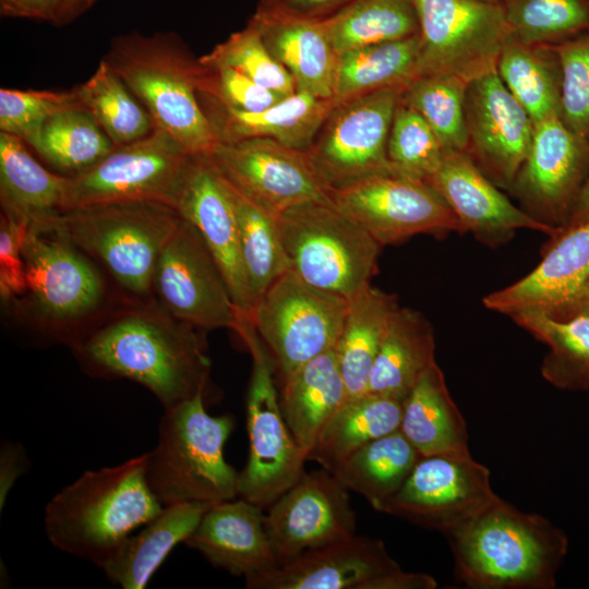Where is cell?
I'll use <instances>...</instances> for the list:
<instances>
[{"label":"cell","instance_id":"cell-1","mask_svg":"<svg viewBox=\"0 0 589 589\" xmlns=\"http://www.w3.org/2000/svg\"><path fill=\"white\" fill-rule=\"evenodd\" d=\"M195 328L161 308L128 311L74 349L92 374L134 381L169 409L205 394L211 362Z\"/></svg>","mask_w":589,"mask_h":589},{"label":"cell","instance_id":"cell-2","mask_svg":"<svg viewBox=\"0 0 589 589\" xmlns=\"http://www.w3.org/2000/svg\"><path fill=\"white\" fill-rule=\"evenodd\" d=\"M444 536L457 578L473 589H552L568 550L548 518L501 497Z\"/></svg>","mask_w":589,"mask_h":589},{"label":"cell","instance_id":"cell-3","mask_svg":"<svg viewBox=\"0 0 589 589\" xmlns=\"http://www.w3.org/2000/svg\"><path fill=\"white\" fill-rule=\"evenodd\" d=\"M147 453L87 470L46 505L45 530L58 550L98 565L163 505L146 477Z\"/></svg>","mask_w":589,"mask_h":589},{"label":"cell","instance_id":"cell-4","mask_svg":"<svg viewBox=\"0 0 589 589\" xmlns=\"http://www.w3.org/2000/svg\"><path fill=\"white\" fill-rule=\"evenodd\" d=\"M103 60L149 113L154 128L190 154L219 143L197 95L199 59L170 32L113 38Z\"/></svg>","mask_w":589,"mask_h":589},{"label":"cell","instance_id":"cell-5","mask_svg":"<svg viewBox=\"0 0 589 589\" xmlns=\"http://www.w3.org/2000/svg\"><path fill=\"white\" fill-rule=\"evenodd\" d=\"M204 395L164 409L157 444L147 453V482L163 506L212 505L239 496V471L224 455L235 420L229 414L211 416Z\"/></svg>","mask_w":589,"mask_h":589},{"label":"cell","instance_id":"cell-6","mask_svg":"<svg viewBox=\"0 0 589 589\" xmlns=\"http://www.w3.org/2000/svg\"><path fill=\"white\" fill-rule=\"evenodd\" d=\"M181 215L155 202H116L60 212L39 223L97 257L128 291L147 296L161 250Z\"/></svg>","mask_w":589,"mask_h":589},{"label":"cell","instance_id":"cell-7","mask_svg":"<svg viewBox=\"0 0 589 589\" xmlns=\"http://www.w3.org/2000/svg\"><path fill=\"white\" fill-rule=\"evenodd\" d=\"M290 268L308 284L350 298L377 272L381 245L334 202H308L279 217Z\"/></svg>","mask_w":589,"mask_h":589},{"label":"cell","instance_id":"cell-8","mask_svg":"<svg viewBox=\"0 0 589 589\" xmlns=\"http://www.w3.org/2000/svg\"><path fill=\"white\" fill-rule=\"evenodd\" d=\"M233 330L252 358L247 397L249 457L239 471V497L264 508L303 476L306 457L283 416L272 359L250 313L238 311Z\"/></svg>","mask_w":589,"mask_h":589},{"label":"cell","instance_id":"cell-9","mask_svg":"<svg viewBox=\"0 0 589 589\" xmlns=\"http://www.w3.org/2000/svg\"><path fill=\"white\" fill-rule=\"evenodd\" d=\"M192 155L155 129L116 146L87 170L67 176L63 211L116 202H155L176 209Z\"/></svg>","mask_w":589,"mask_h":589},{"label":"cell","instance_id":"cell-10","mask_svg":"<svg viewBox=\"0 0 589 589\" xmlns=\"http://www.w3.org/2000/svg\"><path fill=\"white\" fill-rule=\"evenodd\" d=\"M347 309L348 298L308 284L289 268L256 301L250 316L285 377L335 348Z\"/></svg>","mask_w":589,"mask_h":589},{"label":"cell","instance_id":"cell-11","mask_svg":"<svg viewBox=\"0 0 589 589\" xmlns=\"http://www.w3.org/2000/svg\"><path fill=\"white\" fill-rule=\"evenodd\" d=\"M419 22L417 76L446 73L467 82L496 69L510 39L500 3L411 0Z\"/></svg>","mask_w":589,"mask_h":589},{"label":"cell","instance_id":"cell-12","mask_svg":"<svg viewBox=\"0 0 589 589\" xmlns=\"http://www.w3.org/2000/svg\"><path fill=\"white\" fill-rule=\"evenodd\" d=\"M404 87H388L335 103L306 154L320 177L336 190L393 171L387 141Z\"/></svg>","mask_w":589,"mask_h":589},{"label":"cell","instance_id":"cell-13","mask_svg":"<svg viewBox=\"0 0 589 589\" xmlns=\"http://www.w3.org/2000/svg\"><path fill=\"white\" fill-rule=\"evenodd\" d=\"M333 202L381 247L420 233L465 232L450 207L428 181L393 171L334 190Z\"/></svg>","mask_w":589,"mask_h":589},{"label":"cell","instance_id":"cell-14","mask_svg":"<svg viewBox=\"0 0 589 589\" xmlns=\"http://www.w3.org/2000/svg\"><path fill=\"white\" fill-rule=\"evenodd\" d=\"M500 496L490 470L468 454L421 456L400 489L378 512L446 534Z\"/></svg>","mask_w":589,"mask_h":589},{"label":"cell","instance_id":"cell-15","mask_svg":"<svg viewBox=\"0 0 589 589\" xmlns=\"http://www.w3.org/2000/svg\"><path fill=\"white\" fill-rule=\"evenodd\" d=\"M208 155L236 190L275 217L299 204L333 202L306 152L253 137L219 142Z\"/></svg>","mask_w":589,"mask_h":589},{"label":"cell","instance_id":"cell-16","mask_svg":"<svg viewBox=\"0 0 589 589\" xmlns=\"http://www.w3.org/2000/svg\"><path fill=\"white\" fill-rule=\"evenodd\" d=\"M152 290L169 315L200 328L233 329L239 309L197 229L181 216L157 260Z\"/></svg>","mask_w":589,"mask_h":589},{"label":"cell","instance_id":"cell-17","mask_svg":"<svg viewBox=\"0 0 589 589\" xmlns=\"http://www.w3.org/2000/svg\"><path fill=\"white\" fill-rule=\"evenodd\" d=\"M265 529L280 565L356 536L348 490L327 470L303 476L269 506Z\"/></svg>","mask_w":589,"mask_h":589},{"label":"cell","instance_id":"cell-18","mask_svg":"<svg viewBox=\"0 0 589 589\" xmlns=\"http://www.w3.org/2000/svg\"><path fill=\"white\" fill-rule=\"evenodd\" d=\"M468 153L502 187L512 188L530 147L533 122L495 70L468 82Z\"/></svg>","mask_w":589,"mask_h":589},{"label":"cell","instance_id":"cell-19","mask_svg":"<svg viewBox=\"0 0 589 589\" xmlns=\"http://www.w3.org/2000/svg\"><path fill=\"white\" fill-rule=\"evenodd\" d=\"M533 125L527 157L512 188L528 214L563 230L584 184L588 145L560 116Z\"/></svg>","mask_w":589,"mask_h":589},{"label":"cell","instance_id":"cell-20","mask_svg":"<svg viewBox=\"0 0 589 589\" xmlns=\"http://www.w3.org/2000/svg\"><path fill=\"white\" fill-rule=\"evenodd\" d=\"M79 251L58 230L28 225L22 245L26 291L45 317L76 318L98 305L101 279Z\"/></svg>","mask_w":589,"mask_h":589},{"label":"cell","instance_id":"cell-21","mask_svg":"<svg viewBox=\"0 0 589 589\" xmlns=\"http://www.w3.org/2000/svg\"><path fill=\"white\" fill-rule=\"evenodd\" d=\"M176 209L202 236L220 267L237 308L250 313L252 302L240 255L230 189L208 154L191 156Z\"/></svg>","mask_w":589,"mask_h":589},{"label":"cell","instance_id":"cell-22","mask_svg":"<svg viewBox=\"0 0 589 589\" xmlns=\"http://www.w3.org/2000/svg\"><path fill=\"white\" fill-rule=\"evenodd\" d=\"M553 239L532 272L484 297V306L509 316L540 311L566 317L589 280V220L564 228Z\"/></svg>","mask_w":589,"mask_h":589},{"label":"cell","instance_id":"cell-23","mask_svg":"<svg viewBox=\"0 0 589 589\" xmlns=\"http://www.w3.org/2000/svg\"><path fill=\"white\" fill-rule=\"evenodd\" d=\"M428 182L441 194L466 231L497 245L518 229L552 237L562 230L516 207L500 192L468 152L450 151Z\"/></svg>","mask_w":589,"mask_h":589},{"label":"cell","instance_id":"cell-24","mask_svg":"<svg viewBox=\"0 0 589 589\" xmlns=\"http://www.w3.org/2000/svg\"><path fill=\"white\" fill-rule=\"evenodd\" d=\"M400 566L381 540L354 536L306 551L245 581L249 589H366Z\"/></svg>","mask_w":589,"mask_h":589},{"label":"cell","instance_id":"cell-25","mask_svg":"<svg viewBox=\"0 0 589 589\" xmlns=\"http://www.w3.org/2000/svg\"><path fill=\"white\" fill-rule=\"evenodd\" d=\"M262 509L242 497L212 504L184 544L245 581L268 573L280 562L268 539Z\"/></svg>","mask_w":589,"mask_h":589},{"label":"cell","instance_id":"cell-26","mask_svg":"<svg viewBox=\"0 0 589 589\" xmlns=\"http://www.w3.org/2000/svg\"><path fill=\"white\" fill-rule=\"evenodd\" d=\"M219 142L265 137L308 152L335 106L333 98L296 92L267 109L242 112L199 96Z\"/></svg>","mask_w":589,"mask_h":589},{"label":"cell","instance_id":"cell-27","mask_svg":"<svg viewBox=\"0 0 589 589\" xmlns=\"http://www.w3.org/2000/svg\"><path fill=\"white\" fill-rule=\"evenodd\" d=\"M260 31L273 57L289 72L296 92L333 98L338 55L322 21L265 14L250 20Z\"/></svg>","mask_w":589,"mask_h":589},{"label":"cell","instance_id":"cell-28","mask_svg":"<svg viewBox=\"0 0 589 589\" xmlns=\"http://www.w3.org/2000/svg\"><path fill=\"white\" fill-rule=\"evenodd\" d=\"M209 506L199 502L164 506L97 566L123 589L145 588L173 548L192 534Z\"/></svg>","mask_w":589,"mask_h":589},{"label":"cell","instance_id":"cell-29","mask_svg":"<svg viewBox=\"0 0 589 589\" xmlns=\"http://www.w3.org/2000/svg\"><path fill=\"white\" fill-rule=\"evenodd\" d=\"M347 399L334 349L283 377L281 412L306 460L323 429Z\"/></svg>","mask_w":589,"mask_h":589},{"label":"cell","instance_id":"cell-30","mask_svg":"<svg viewBox=\"0 0 589 589\" xmlns=\"http://www.w3.org/2000/svg\"><path fill=\"white\" fill-rule=\"evenodd\" d=\"M399 430L421 456L470 453L465 419L436 361L404 400Z\"/></svg>","mask_w":589,"mask_h":589},{"label":"cell","instance_id":"cell-31","mask_svg":"<svg viewBox=\"0 0 589 589\" xmlns=\"http://www.w3.org/2000/svg\"><path fill=\"white\" fill-rule=\"evenodd\" d=\"M433 362L435 338L431 324L419 311L398 306L381 342L366 393L404 402Z\"/></svg>","mask_w":589,"mask_h":589},{"label":"cell","instance_id":"cell-32","mask_svg":"<svg viewBox=\"0 0 589 589\" xmlns=\"http://www.w3.org/2000/svg\"><path fill=\"white\" fill-rule=\"evenodd\" d=\"M68 177L50 172L19 137L0 132V202L2 213L27 225L64 209Z\"/></svg>","mask_w":589,"mask_h":589},{"label":"cell","instance_id":"cell-33","mask_svg":"<svg viewBox=\"0 0 589 589\" xmlns=\"http://www.w3.org/2000/svg\"><path fill=\"white\" fill-rule=\"evenodd\" d=\"M397 298L371 284L348 298V309L334 352L348 398L368 392L384 334L398 308Z\"/></svg>","mask_w":589,"mask_h":589},{"label":"cell","instance_id":"cell-34","mask_svg":"<svg viewBox=\"0 0 589 589\" xmlns=\"http://www.w3.org/2000/svg\"><path fill=\"white\" fill-rule=\"evenodd\" d=\"M402 402L365 393L348 398L327 422L308 460L330 472L366 443L399 430Z\"/></svg>","mask_w":589,"mask_h":589},{"label":"cell","instance_id":"cell-35","mask_svg":"<svg viewBox=\"0 0 589 589\" xmlns=\"http://www.w3.org/2000/svg\"><path fill=\"white\" fill-rule=\"evenodd\" d=\"M510 317L548 345L541 373L549 383L565 390H589V308L566 318L540 311H522Z\"/></svg>","mask_w":589,"mask_h":589},{"label":"cell","instance_id":"cell-36","mask_svg":"<svg viewBox=\"0 0 589 589\" xmlns=\"http://www.w3.org/2000/svg\"><path fill=\"white\" fill-rule=\"evenodd\" d=\"M421 455L397 430L373 440L338 464L330 473L349 491L380 510L404 484Z\"/></svg>","mask_w":589,"mask_h":589},{"label":"cell","instance_id":"cell-37","mask_svg":"<svg viewBox=\"0 0 589 589\" xmlns=\"http://www.w3.org/2000/svg\"><path fill=\"white\" fill-rule=\"evenodd\" d=\"M552 47L509 39L496 62L502 82L533 124L561 116L562 72Z\"/></svg>","mask_w":589,"mask_h":589},{"label":"cell","instance_id":"cell-38","mask_svg":"<svg viewBox=\"0 0 589 589\" xmlns=\"http://www.w3.org/2000/svg\"><path fill=\"white\" fill-rule=\"evenodd\" d=\"M420 35L370 45L338 56L333 99L340 103L388 87H405L417 76Z\"/></svg>","mask_w":589,"mask_h":589},{"label":"cell","instance_id":"cell-39","mask_svg":"<svg viewBox=\"0 0 589 589\" xmlns=\"http://www.w3.org/2000/svg\"><path fill=\"white\" fill-rule=\"evenodd\" d=\"M322 23L338 56L419 34L411 0H352Z\"/></svg>","mask_w":589,"mask_h":589},{"label":"cell","instance_id":"cell-40","mask_svg":"<svg viewBox=\"0 0 589 589\" xmlns=\"http://www.w3.org/2000/svg\"><path fill=\"white\" fill-rule=\"evenodd\" d=\"M227 183L235 206L240 255L253 309L272 284L290 268V263L283 245L278 217Z\"/></svg>","mask_w":589,"mask_h":589},{"label":"cell","instance_id":"cell-41","mask_svg":"<svg viewBox=\"0 0 589 589\" xmlns=\"http://www.w3.org/2000/svg\"><path fill=\"white\" fill-rule=\"evenodd\" d=\"M75 89L84 108L116 146L143 139L155 130L149 113L103 59L91 77Z\"/></svg>","mask_w":589,"mask_h":589},{"label":"cell","instance_id":"cell-42","mask_svg":"<svg viewBox=\"0 0 589 589\" xmlns=\"http://www.w3.org/2000/svg\"><path fill=\"white\" fill-rule=\"evenodd\" d=\"M116 145L85 108L63 111L44 127L35 149L53 168L68 176L81 173Z\"/></svg>","mask_w":589,"mask_h":589},{"label":"cell","instance_id":"cell-43","mask_svg":"<svg viewBox=\"0 0 589 589\" xmlns=\"http://www.w3.org/2000/svg\"><path fill=\"white\" fill-rule=\"evenodd\" d=\"M467 84L466 80L453 74H424L412 79L400 95V99L431 127L446 152H468Z\"/></svg>","mask_w":589,"mask_h":589},{"label":"cell","instance_id":"cell-44","mask_svg":"<svg viewBox=\"0 0 589 589\" xmlns=\"http://www.w3.org/2000/svg\"><path fill=\"white\" fill-rule=\"evenodd\" d=\"M509 37L556 46L589 28V0H501Z\"/></svg>","mask_w":589,"mask_h":589},{"label":"cell","instance_id":"cell-45","mask_svg":"<svg viewBox=\"0 0 589 589\" xmlns=\"http://www.w3.org/2000/svg\"><path fill=\"white\" fill-rule=\"evenodd\" d=\"M445 153L431 127L399 99L387 141V158L393 172L428 181L438 169Z\"/></svg>","mask_w":589,"mask_h":589},{"label":"cell","instance_id":"cell-46","mask_svg":"<svg viewBox=\"0 0 589 589\" xmlns=\"http://www.w3.org/2000/svg\"><path fill=\"white\" fill-rule=\"evenodd\" d=\"M207 62L231 67L256 84L284 96L296 93L289 72L266 48L257 27L248 25L200 57Z\"/></svg>","mask_w":589,"mask_h":589},{"label":"cell","instance_id":"cell-47","mask_svg":"<svg viewBox=\"0 0 589 589\" xmlns=\"http://www.w3.org/2000/svg\"><path fill=\"white\" fill-rule=\"evenodd\" d=\"M84 108L75 88L64 92L0 89V132L36 149L45 124L56 115Z\"/></svg>","mask_w":589,"mask_h":589},{"label":"cell","instance_id":"cell-48","mask_svg":"<svg viewBox=\"0 0 589 589\" xmlns=\"http://www.w3.org/2000/svg\"><path fill=\"white\" fill-rule=\"evenodd\" d=\"M554 47L562 72L560 117L576 137L589 145V35Z\"/></svg>","mask_w":589,"mask_h":589},{"label":"cell","instance_id":"cell-49","mask_svg":"<svg viewBox=\"0 0 589 589\" xmlns=\"http://www.w3.org/2000/svg\"><path fill=\"white\" fill-rule=\"evenodd\" d=\"M199 61L197 95L224 108L255 112L288 97L256 84L231 67L201 58Z\"/></svg>","mask_w":589,"mask_h":589},{"label":"cell","instance_id":"cell-50","mask_svg":"<svg viewBox=\"0 0 589 589\" xmlns=\"http://www.w3.org/2000/svg\"><path fill=\"white\" fill-rule=\"evenodd\" d=\"M28 225L2 213L0 221V293L11 299L26 292L22 245Z\"/></svg>","mask_w":589,"mask_h":589},{"label":"cell","instance_id":"cell-51","mask_svg":"<svg viewBox=\"0 0 589 589\" xmlns=\"http://www.w3.org/2000/svg\"><path fill=\"white\" fill-rule=\"evenodd\" d=\"M352 0H261L256 11L265 14L323 21Z\"/></svg>","mask_w":589,"mask_h":589},{"label":"cell","instance_id":"cell-52","mask_svg":"<svg viewBox=\"0 0 589 589\" xmlns=\"http://www.w3.org/2000/svg\"><path fill=\"white\" fill-rule=\"evenodd\" d=\"M63 0H0L2 16L48 21L57 24Z\"/></svg>","mask_w":589,"mask_h":589},{"label":"cell","instance_id":"cell-53","mask_svg":"<svg viewBox=\"0 0 589 589\" xmlns=\"http://www.w3.org/2000/svg\"><path fill=\"white\" fill-rule=\"evenodd\" d=\"M28 461L23 447L5 442L0 450V508L19 477L26 470Z\"/></svg>","mask_w":589,"mask_h":589},{"label":"cell","instance_id":"cell-54","mask_svg":"<svg viewBox=\"0 0 589 589\" xmlns=\"http://www.w3.org/2000/svg\"><path fill=\"white\" fill-rule=\"evenodd\" d=\"M436 580L428 574L408 573L398 568L373 580L366 589H434Z\"/></svg>","mask_w":589,"mask_h":589},{"label":"cell","instance_id":"cell-55","mask_svg":"<svg viewBox=\"0 0 589 589\" xmlns=\"http://www.w3.org/2000/svg\"><path fill=\"white\" fill-rule=\"evenodd\" d=\"M589 220V175L576 197L569 219L566 227L574 226Z\"/></svg>","mask_w":589,"mask_h":589},{"label":"cell","instance_id":"cell-56","mask_svg":"<svg viewBox=\"0 0 589 589\" xmlns=\"http://www.w3.org/2000/svg\"><path fill=\"white\" fill-rule=\"evenodd\" d=\"M97 0H63L56 25L67 24L89 9Z\"/></svg>","mask_w":589,"mask_h":589},{"label":"cell","instance_id":"cell-57","mask_svg":"<svg viewBox=\"0 0 589 589\" xmlns=\"http://www.w3.org/2000/svg\"><path fill=\"white\" fill-rule=\"evenodd\" d=\"M585 308H589V280L584 287L580 296L578 297L577 301L575 302V304L573 305L572 310L569 311L566 317L575 314L576 312Z\"/></svg>","mask_w":589,"mask_h":589},{"label":"cell","instance_id":"cell-58","mask_svg":"<svg viewBox=\"0 0 589 589\" xmlns=\"http://www.w3.org/2000/svg\"><path fill=\"white\" fill-rule=\"evenodd\" d=\"M486 1H491V2H496V3H501V0H486Z\"/></svg>","mask_w":589,"mask_h":589},{"label":"cell","instance_id":"cell-59","mask_svg":"<svg viewBox=\"0 0 589 589\" xmlns=\"http://www.w3.org/2000/svg\"><path fill=\"white\" fill-rule=\"evenodd\" d=\"M589 35V34H588Z\"/></svg>","mask_w":589,"mask_h":589}]
</instances>
